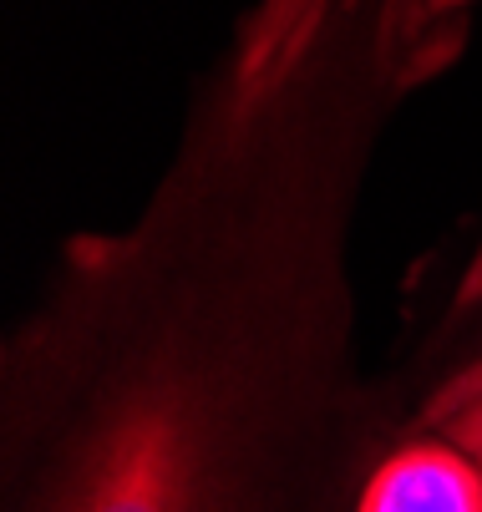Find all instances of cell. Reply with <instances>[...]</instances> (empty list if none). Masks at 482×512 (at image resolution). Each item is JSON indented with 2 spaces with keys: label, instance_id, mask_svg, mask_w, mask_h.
Segmentation results:
<instances>
[{
  "label": "cell",
  "instance_id": "obj_1",
  "mask_svg": "<svg viewBox=\"0 0 482 512\" xmlns=\"http://www.w3.org/2000/svg\"><path fill=\"white\" fill-rule=\"evenodd\" d=\"M320 31H239L153 208L66 249L6 345V512H361L417 421L356 376L351 173L274 142Z\"/></svg>",
  "mask_w": 482,
  "mask_h": 512
},
{
  "label": "cell",
  "instance_id": "obj_2",
  "mask_svg": "<svg viewBox=\"0 0 482 512\" xmlns=\"http://www.w3.org/2000/svg\"><path fill=\"white\" fill-rule=\"evenodd\" d=\"M361 512H482V462L452 442H401L371 472Z\"/></svg>",
  "mask_w": 482,
  "mask_h": 512
},
{
  "label": "cell",
  "instance_id": "obj_3",
  "mask_svg": "<svg viewBox=\"0 0 482 512\" xmlns=\"http://www.w3.org/2000/svg\"><path fill=\"white\" fill-rule=\"evenodd\" d=\"M417 426L442 431L452 447H462L467 457L482 462V360H477V371H462V376L442 381L432 406L417 411Z\"/></svg>",
  "mask_w": 482,
  "mask_h": 512
}]
</instances>
